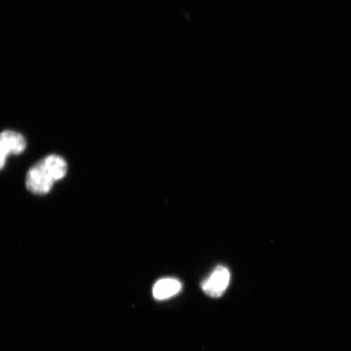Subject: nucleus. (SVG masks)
Returning a JSON list of instances; mask_svg holds the SVG:
<instances>
[{"mask_svg": "<svg viewBox=\"0 0 351 351\" xmlns=\"http://www.w3.org/2000/svg\"><path fill=\"white\" fill-rule=\"evenodd\" d=\"M230 280L229 269L223 266H218L208 278L202 283V289L210 297L219 298L226 292Z\"/></svg>", "mask_w": 351, "mask_h": 351, "instance_id": "obj_3", "label": "nucleus"}, {"mask_svg": "<svg viewBox=\"0 0 351 351\" xmlns=\"http://www.w3.org/2000/svg\"><path fill=\"white\" fill-rule=\"evenodd\" d=\"M67 163L64 158L48 156L32 167L26 175L25 185L36 195L49 193L54 183L62 180L67 173Z\"/></svg>", "mask_w": 351, "mask_h": 351, "instance_id": "obj_1", "label": "nucleus"}, {"mask_svg": "<svg viewBox=\"0 0 351 351\" xmlns=\"http://www.w3.org/2000/svg\"><path fill=\"white\" fill-rule=\"evenodd\" d=\"M26 147L25 139L21 134L12 130H5L0 134V170L6 163L10 155H19Z\"/></svg>", "mask_w": 351, "mask_h": 351, "instance_id": "obj_2", "label": "nucleus"}, {"mask_svg": "<svg viewBox=\"0 0 351 351\" xmlns=\"http://www.w3.org/2000/svg\"><path fill=\"white\" fill-rule=\"evenodd\" d=\"M182 283L174 278H164L156 283L153 287V296L158 300H165L181 291Z\"/></svg>", "mask_w": 351, "mask_h": 351, "instance_id": "obj_4", "label": "nucleus"}]
</instances>
